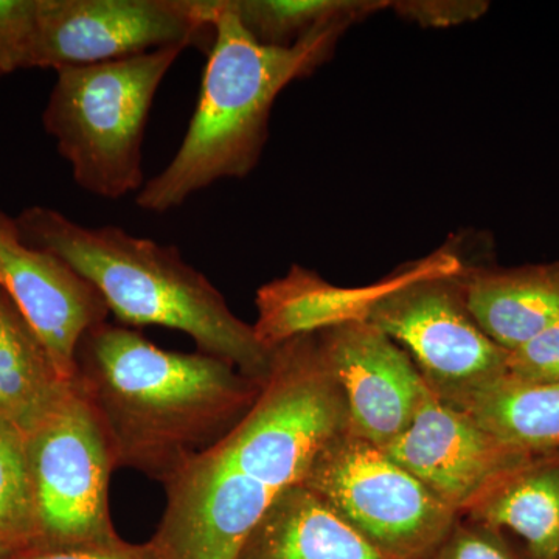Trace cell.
I'll use <instances>...</instances> for the list:
<instances>
[{"instance_id":"cell-1","label":"cell","mask_w":559,"mask_h":559,"mask_svg":"<svg viewBox=\"0 0 559 559\" xmlns=\"http://www.w3.org/2000/svg\"><path fill=\"white\" fill-rule=\"evenodd\" d=\"M345 430L344 395L314 333L280 344L249 414L165 481L167 506L150 539L160 559H237L271 503Z\"/></svg>"},{"instance_id":"cell-2","label":"cell","mask_w":559,"mask_h":559,"mask_svg":"<svg viewBox=\"0 0 559 559\" xmlns=\"http://www.w3.org/2000/svg\"><path fill=\"white\" fill-rule=\"evenodd\" d=\"M72 382L100 423L116 469L162 485L237 428L263 389L227 360L168 352L109 322L81 337Z\"/></svg>"},{"instance_id":"cell-3","label":"cell","mask_w":559,"mask_h":559,"mask_svg":"<svg viewBox=\"0 0 559 559\" xmlns=\"http://www.w3.org/2000/svg\"><path fill=\"white\" fill-rule=\"evenodd\" d=\"M14 219L25 242L49 250L83 275L120 322L189 334L198 352L266 382L274 349L261 344L253 325L230 311L223 294L175 246L120 227L81 226L43 205L25 209Z\"/></svg>"},{"instance_id":"cell-4","label":"cell","mask_w":559,"mask_h":559,"mask_svg":"<svg viewBox=\"0 0 559 559\" xmlns=\"http://www.w3.org/2000/svg\"><path fill=\"white\" fill-rule=\"evenodd\" d=\"M212 51L189 131L170 164L135 197L146 212L178 209L221 179L246 178L259 164L280 92L326 61L349 24L320 28L293 47L257 43L227 0H210Z\"/></svg>"},{"instance_id":"cell-5","label":"cell","mask_w":559,"mask_h":559,"mask_svg":"<svg viewBox=\"0 0 559 559\" xmlns=\"http://www.w3.org/2000/svg\"><path fill=\"white\" fill-rule=\"evenodd\" d=\"M187 47L58 70L44 110L47 134L81 189L120 200L145 186L142 143L162 81Z\"/></svg>"},{"instance_id":"cell-6","label":"cell","mask_w":559,"mask_h":559,"mask_svg":"<svg viewBox=\"0 0 559 559\" xmlns=\"http://www.w3.org/2000/svg\"><path fill=\"white\" fill-rule=\"evenodd\" d=\"M459 257L437 252L412 263L367 322L409 355L430 392L466 411L477 396L507 381L509 352L489 340L463 297Z\"/></svg>"},{"instance_id":"cell-7","label":"cell","mask_w":559,"mask_h":559,"mask_svg":"<svg viewBox=\"0 0 559 559\" xmlns=\"http://www.w3.org/2000/svg\"><path fill=\"white\" fill-rule=\"evenodd\" d=\"M301 485L384 559H429L459 518L382 448L348 430L318 452Z\"/></svg>"},{"instance_id":"cell-8","label":"cell","mask_w":559,"mask_h":559,"mask_svg":"<svg viewBox=\"0 0 559 559\" xmlns=\"http://www.w3.org/2000/svg\"><path fill=\"white\" fill-rule=\"evenodd\" d=\"M27 437L38 543L98 544L120 539L109 510L112 452L73 382Z\"/></svg>"},{"instance_id":"cell-9","label":"cell","mask_w":559,"mask_h":559,"mask_svg":"<svg viewBox=\"0 0 559 559\" xmlns=\"http://www.w3.org/2000/svg\"><path fill=\"white\" fill-rule=\"evenodd\" d=\"M207 0H36L32 69L102 64L200 44Z\"/></svg>"},{"instance_id":"cell-10","label":"cell","mask_w":559,"mask_h":559,"mask_svg":"<svg viewBox=\"0 0 559 559\" xmlns=\"http://www.w3.org/2000/svg\"><path fill=\"white\" fill-rule=\"evenodd\" d=\"M382 450L459 516L535 459L432 392L409 428Z\"/></svg>"},{"instance_id":"cell-11","label":"cell","mask_w":559,"mask_h":559,"mask_svg":"<svg viewBox=\"0 0 559 559\" xmlns=\"http://www.w3.org/2000/svg\"><path fill=\"white\" fill-rule=\"evenodd\" d=\"M314 336L344 395L348 432L389 447L409 428L430 392L409 355L369 322L331 326Z\"/></svg>"},{"instance_id":"cell-12","label":"cell","mask_w":559,"mask_h":559,"mask_svg":"<svg viewBox=\"0 0 559 559\" xmlns=\"http://www.w3.org/2000/svg\"><path fill=\"white\" fill-rule=\"evenodd\" d=\"M0 289L35 331L62 378L72 381L81 337L108 322L106 301L92 283L60 257L25 242L16 219L2 209Z\"/></svg>"},{"instance_id":"cell-13","label":"cell","mask_w":559,"mask_h":559,"mask_svg":"<svg viewBox=\"0 0 559 559\" xmlns=\"http://www.w3.org/2000/svg\"><path fill=\"white\" fill-rule=\"evenodd\" d=\"M412 264L390 277L358 288L331 285L307 267L293 266L282 278L272 280L257 293L259 318L253 323L264 347L274 349L304 334L367 322L374 305L409 275Z\"/></svg>"},{"instance_id":"cell-14","label":"cell","mask_w":559,"mask_h":559,"mask_svg":"<svg viewBox=\"0 0 559 559\" xmlns=\"http://www.w3.org/2000/svg\"><path fill=\"white\" fill-rule=\"evenodd\" d=\"M466 307L489 340L511 352L559 323V261L460 272Z\"/></svg>"},{"instance_id":"cell-15","label":"cell","mask_w":559,"mask_h":559,"mask_svg":"<svg viewBox=\"0 0 559 559\" xmlns=\"http://www.w3.org/2000/svg\"><path fill=\"white\" fill-rule=\"evenodd\" d=\"M237 559H384L304 485L277 496Z\"/></svg>"},{"instance_id":"cell-16","label":"cell","mask_w":559,"mask_h":559,"mask_svg":"<svg viewBox=\"0 0 559 559\" xmlns=\"http://www.w3.org/2000/svg\"><path fill=\"white\" fill-rule=\"evenodd\" d=\"M462 516L509 533L532 559H559V454L533 459Z\"/></svg>"},{"instance_id":"cell-17","label":"cell","mask_w":559,"mask_h":559,"mask_svg":"<svg viewBox=\"0 0 559 559\" xmlns=\"http://www.w3.org/2000/svg\"><path fill=\"white\" fill-rule=\"evenodd\" d=\"M70 382L16 305L0 289V415L27 432Z\"/></svg>"},{"instance_id":"cell-18","label":"cell","mask_w":559,"mask_h":559,"mask_svg":"<svg viewBox=\"0 0 559 559\" xmlns=\"http://www.w3.org/2000/svg\"><path fill=\"white\" fill-rule=\"evenodd\" d=\"M463 412L533 457L559 454V382L530 385L503 381Z\"/></svg>"},{"instance_id":"cell-19","label":"cell","mask_w":559,"mask_h":559,"mask_svg":"<svg viewBox=\"0 0 559 559\" xmlns=\"http://www.w3.org/2000/svg\"><path fill=\"white\" fill-rule=\"evenodd\" d=\"M245 31L261 46L293 47L320 28L355 24L382 9L384 0H227Z\"/></svg>"},{"instance_id":"cell-20","label":"cell","mask_w":559,"mask_h":559,"mask_svg":"<svg viewBox=\"0 0 559 559\" xmlns=\"http://www.w3.org/2000/svg\"><path fill=\"white\" fill-rule=\"evenodd\" d=\"M0 540L10 549L38 543L27 437L0 415Z\"/></svg>"},{"instance_id":"cell-21","label":"cell","mask_w":559,"mask_h":559,"mask_svg":"<svg viewBox=\"0 0 559 559\" xmlns=\"http://www.w3.org/2000/svg\"><path fill=\"white\" fill-rule=\"evenodd\" d=\"M429 559H532L509 533L459 516Z\"/></svg>"},{"instance_id":"cell-22","label":"cell","mask_w":559,"mask_h":559,"mask_svg":"<svg viewBox=\"0 0 559 559\" xmlns=\"http://www.w3.org/2000/svg\"><path fill=\"white\" fill-rule=\"evenodd\" d=\"M36 0H0V79L32 69Z\"/></svg>"},{"instance_id":"cell-23","label":"cell","mask_w":559,"mask_h":559,"mask_svg":"<svg viewBox=\"0 0 559 559\" xmlns=\"http://www.w3.org/2000/svg\"><path fill=\"white\" fill-rule=\"evenodd\" d=\"M507 381L530 385L559 382V323L509 352Z\"/></svg>"},{"instance_id":"cell-24","label":"cell","mask_w":559,"mask_h":559,"mask_svg":"<svg viewBox=\"0 0 559 559\" xmlns=\"http://www.w3.org/2000/svg\"><path fill=\"white\" fill-rule=\"evenodd\" d=\"M5 559H160L153 543L123 539L98 544H32L13 550Z\"/></svg>"},{"instance_id":"cell-25","label":"cell","mask_w":559,"mask_h":559,"mask_svg":"<svg viewBox=\"0 0 559 559\" xmlns=\"http://www.w3.org/2000/svg\"><path fill=\"white\" fill-rule=\"evenodd\" d=\"M390 9L404 20L421 27H452L463 22L476 21L488 10L481 0H403L390 2Z\"/></svg>"},{"instance_id":"cell-26","label":"cell","mask_w":559,"mask_h":559,"mask_svg":"<svg viewBox=\"0 0 559 559\" xmlns=\"http://www.w3.org/2000/svg\"><path fill=\"white\" fill-rule=\"evenodd\" d=\"M13 551V549H10L7 544H3L2 540H0V559H5L9 557V555Z\"/></svg>"}]
</instances>
